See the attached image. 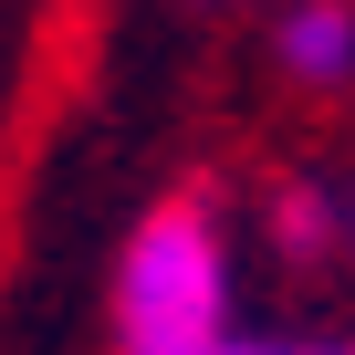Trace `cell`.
Listing matches in <instances>:
<instances>
[{"instance_id": "6da1fadb", "label": "cell", "mask_w": 355, "mask_h": 355, "mask_svg": "<svg viewBox=\"0 0 355 355\" xmlns=\"http://www.w3.org/2000/svg\"><path fill=\"white\" fill-rule=\"evenodd\" d=\"M105 334L115 355H220L241 334V241L220 199L178 189L136 209L105 272Z\"/></svg>"}, {"instance_id": "7a4b0ae2", "label": "cell", "mask_w": 355, "mask_h": 355, "mask_svg": "<svg viewBox=\"0 0 355 355\" xmlns=\"http://www.w3.org/2000/svg\"><path fill=\"white\" fill-rule=\"evenodd\" d=\"M272 63H282L303 94H345V84H355V0H282Z\"/></svg>"}, {"instance_id": "3957f363", "label": "cell", "mask_w": 355, "mask_h": 355, "mask_svg": "<svg viewBox=\"0 0 355 355\" xmlns=\"http://www.w3.org/2000/svg\"><path fill=\"white\" fill-rule=\"evenodd\" d=\"M261 241H272L293 272L334 261V251H345V220H334V178H313V167L272 178V189H261Z\"/></svg>"}, {"instance_id": "277c9868", "label": "cell", "mask_w": 355, "mask_h": 355, "mask_svg": "<svg viewBox=\"0 0 355 355\" xmlns=\"http://www.w3.org/2000/svg\"><path fill=\"white\" fill-rule=\"evenodd\" d=\"M334 220H345V261H355V157H345V178H334Z\"/></svg>"}, {"instance_id": "5b68a950", "label": "cell", "mask_w": 355, "mask_h": 355, "mask_svg": "<svg viewBox=\"0 0 355 355\" xmlns=\"http://www.w3.org/2000/svg\"><path fill=\"white\" fill-rule=\"evenodd\" d=\"M282 355H355V345H345V334H324V345H282Z\"/></svg>"}, {"instance_id": "8992f818", "label": "cell", "mask_w": 355, "mask_h": 355, "mask_svg": "<svg viewBox=\"0 0 355 355\" xmlns=\"http://www.w3.org/2000/svg\"><path fill=\"white\" fill-rule=\"evenodd\" d=\"M220 355H282V345H261V334H230V345H220Z\"/></svg>"}]
</instances>
